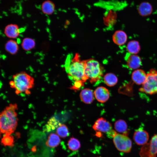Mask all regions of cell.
I'll list each match as a JSON object with an SVG mask.
<instances>
[{
  "label": "cell",
  "mask_w": 157,
  "mask_h": 157,
  "mask_svg": "<svg viewBox=\"0 0 157 157\" xmlns=\"http://www.w3.org/2000/svg\"><path fill=\"white\" fill-rule=\"evenodd\" d=\"M65 67L69 77L74 82L73 88L77 89L83 85V83L88 79L85 74V62L81 61L78 55L73 58L69 56Z\"/></svg>",
  "instance_id": "cell-1"
},
{
  "label": "cell",
  "mask_w": 157,
  "mask_h": 157,
  "mask_svg": "<svg viewBox=\"0 0 157 157\" xmlns=\"http://www.w3.org/2000/svg\"><path fill=\"white\" fill-rule=\"evenodd\" d=\"M17 108L16 104H10L1 113L0 128L1 133L11 135L15 130L18 120L16 112Z\"/></svg>",
  "instance_id": "cell-2"
},
{
  "label": "cell",
  "mask_w": 157,
  "mask_h": 157,
  "mask_svg": "<svg viewBox=\"0 0 157 157\" xmlns=\"http://www.w3.org/2000/svg\"><path fill=\"white\" fill-rule=\"evenodd\" d=\"M10 86L14 89L17 94L24 93L26 94H30V90L34 85V79L24 72H21L14 74L13 80L9 82Z\"/></svg>",
  "instance_id": "cell-3"
},
{
  "label": "cell",
  "mask_w": 157,
  "mask_h": 157,
  "mask_svg": "<svg viewBox=\"0 0 157 157\" xmlns=\"http://www.w3.org/2000/svg\"><path fill=\"white\" fill-rule=\"evenodd\" d=\"M103 74V70L97 61L91 59L85 62V74L92 83L99 80Z\"/></svg>",
  "instance_id": "cell-4"
},
{
  "label": "cell",
  "mask_w": 157,
  "mask_h": 157,
  "mask_svg": "<svg viewBox=\"0 0 157 157\" xmlns=\"http://www.w3.org/2000/svg\"><path fill=\"white\" fill-rule=\"evenodd\" d=\"M139 90L149 94L157 93V70L151 69L149 71L145 81Z\"/></svg>",
  "instance_id": "cell-5"
},
{
  "label": "cell",
  "mask_w": 157,
  "mask_h": 157,
  "mask_svg": "<svg viewBox=\"0 0 157 157\" xmlns=\"http://www.w3.org/2000/svg\"><path fill=\"white\" fill-rule=\"evenodd\" d=\"M113 141L115 146L118 151L125 153L130 152L132 143L128 135L117 133L113 138Z\"/></svg>",
  "instance_id": "cell-6"
},
{
  "label": "cell",
  "mask_w": 157,
  "mask_h": 157,
  "mask_svg": "<svg viewBox=\"0 0 157 157\" xmlns=\"http://www.w3.org/2000/svg\"><path fill=\"white\" fill-rule=\"evenodd\" d=\"M92 128L96 132L106 133L110 138H113L117 133L113 129L111 124L102 117L99 118L95 121Z\"/></svg>",
  "instance_id": "cell-7"
},
{
  "label": "cell",
  "mask_w": 157,
  "mask_h": 157,
  "mask_svg": "<svg viewBox=\"0 0 157 157\" xmlns=\"http://www.w3.org/2000/svg\"><path fill=\"white\" fill-rule=\"evenodd\" d=\"M157 154V133L151 138L149 143L142 147L140 152L142 157H156Z\"/></svg>",
  "instance_id": "cell-8"
},
{
  "label": "cell",
  "mask_w": 157,
  "mask_h": 157,
  "mask_svg": "<svg viewBox=\"0 0 157 157\" xmlns=\"http://www.w3.org/2000/svg\"><path fill=\"white\" fill-rule=\"evenodd\" d=\"M126 65L129 69H137L141 65L142 62L140 57L136 54L128 53L125 57Z\"/></svg>",
  "instance_id": "cell-9"
},
{
  "label": "cell",
  "mask_w": 157,
  "mask_h": 157,
  "mask_svg": "<svg viewBox=\"0 0 157 157\" xmlns=\"http://www.w3.org/2000/svg\"><path fill=\"white\" fill-rule=\"evenodd\" d=\"M133 138L134 142L137 145L143 146L147 143L149 135L146 131L140 128L134 132Z\"/></svg>",
  "instance_id": "cell-10"
},
{
  "label": "cell",
  "mask_w": 157,
  "mask_h": 157,
  "mask_svg": "<svg viewBox=\"0 0 157 157\" xmlns=\"http://www.w3.org/2000/svg\"><path fill=\"white\" fill-rule=\"evenodd\" d=\"M94 94L96 99L102 103H104L107 101L110 96L108 90L103 86L97 88L95 90Z\"/></svg>",
  "instance_id": "cell-11"
},
{
  "label": "cell",
  "mask_w": 157,
  "mask_h": 157,
  "mask_svg": "<svg viewBox=\"0 0 157 157\" xmlns=\"http://www.w3.org/2000/svg\"><path fill=\"white\" fill-rule=\"evenodd\" d=\"M19 26L17 24H11L7 25L5 28L4 34L6 36L10 39L17 38L20 33Z\"/></svg>",
  "instance_id": "cell-12"
},
{
  "label": "cell",
  "mask_w": 157,
  "mask_h": 157,
  "mask_svg": "<svg viewBox=\"0 0 157 157\" xmlns=\"http://www.w3.org/2000/svg\"><path fill=\"white\" fill-rule=\"evenodd\" d=\"M147 74L142 69H138L132 74L131 79L133 81L138 85H142L146 79Z\"/></svg>",
  "instance_id": "cell-13"
},
{
  "label": "cell",
  "mask_w": 157,
  "mask_h": 157,
  "mask_svg": "<svg viewBox=\"0 0 157 157\" xmlns=\"http://www.w3.org/2000/svg\"><path fill=\"white\" fill-rule=\"evenodd\" d=\"M55 4L50 0L44 1L41 6V9L42 13L47 15L52 14L55 10Z\"/></svg>",
  "instance_id": "cell-14"
},
{
  "label": "cell",
  "mask_w": 157,
  "mask_h": 157,
  "mask_svg": "<svg viewBox=\"0 0 157 157\" xmlns=\"http://www.w3.org/2000/svg\"><path fill=\"white\" fill-rule=\"evenodd\" d=\"M138 11L140 15L142 16H147L152 13L153 8L151 4L149 3L143 2L138 6Z\"/></svg>",
  "instance_id": "cell-15"
},
{
  "label": "cell",
  "mask_w": 157,
  "mask_h": 157,
  "mask_svg": "<svg viewBox=\"0 0 157 157\" xmlns=\"http://www.w3.org/2000/svg\"><path fill=\"white\" fill-rule=\"evenodd\" d=\"M127 37L126 33L124 31L119 30L116 31L113 36V39L114 43L118 45H124L126 42Z\"/></svg>",
  "instance_id": "cell-16"
},
{
  "label": "cell",
  "mask_w": 157,
  "mask_h": 157,
  "mask_svg": "<svg viewBox=\"0 0 157 157\" xmlns=\"http://www.w3.org/2000/svg\"><path fill=\"white\" fill-rule=\"evenodd\" d=\"M81 101L87 104H91L94 99V94L92 90L89 88H85L82 90L80 94Z\"/></svg>",
  "instance_id": "cell-17"
},
{
  "label": "cell",
  "mask_w": 157,
  "mask_h": 157,
  "mask_svg": "<svg viewBox=\"0 0 157 157\" xmlns=\"http://www.w3.org/2000/svg\"><path fill=\"white\" fill-rule=\"evenodd\" d=\"M19 46L17 42L13 39L8 41L5 45V50L12 55L16 54L19 50Z\"/></svg>",
  "instance_id": "cell-18"
},
{
  "label": "cell",
  "mask_w": 157,
  "mask_h": 157,
  "mask_svg": "<svg viewBox=\"0 0 157 157\" xmlns=\"http://www.w3.org/2000/svg\"><path fill=\"white\" fill-rule=\"evenodd\" d=\"M114 128L116 131L128 135L129 131L126 122L122 119L117 121L114 124Z\"/></svg>",
  "instance_id": "cell-19"
},
{
  "label": "cell",
  "mask_w": 157,
  "mask_h": 157,
  "mask_svg": "<svg viewBox=\"0 0 157 157\" xmlns=\"http://www.w3.org/2000/svg\"><path fill=\"white\" fill-rule=\"evenodd\" d=\"M60 142L59 136L54 133H51L49 136L46 143L47 146L50 148H54L58 146Z\"/></svg>",
  "instance_id": "cell-20"
},
{
  "label": "cell",
  "mask_w": 157,
  "mask_h": 157,
  "mask_svg": "<svg viewBox=\"0 0 157 157\" xmlns=\"http://www.w3.org/2000/svg\"><path fill=\"white\" fill-rule=\"evenodd\" d=\"M126 49L129 53L136 54L139 52L140 47L139 42L133 40L129 42L126 46Z\"/></svg>",
  "instance_id": "cell-21"
},
{
  "label": "cell",
  "mask_w": 157,
  "mask_h": 157,
  "mask_svg": "<svg viewBox=\"0 0 157 157\" xmlns=\"http://www.w3.org/2000/svg\"><path fill=\"white\" fill-rule=\"evenodd\" d=\"M61 124L55 117H53L49 119L44 127V131L49 132L57 129Z\"/></svg>",
  "instance_id": "cell-22"
},
{
  "label": "cell",
  "mask_w": 157,
  "mask_h": 157,
  "mask_svg": "<svg viewBox=\"0 0 157 157\" xmlns=\"http://www.w3.org/2000/svg\"><path fill=\"white\" fill-rule=\"evenodd\" d=\"M35 45V40L32 38H24L22 42V49L26 51L31 50L34 48Z\"/></svg>",
  "instance_id": "cell-23"
},
{
  "label": "cell",
  "mask_w": 157,
  "mask_h": 157,
  "mask_svg": "<svg viewBox=\"0 0 157 157\" xmlns=\"http://www.w3.org/2000/svg\"><path fill=\"white\" fill-rule=\"evenodd\" d=\"M104 80L105 84L110 87L114 86L117 84L118 81L117 77L112 73L106 74L104 76Z\"/></svg>",
  "instance_id": "cell-24"
},
{
  "label": "cell",
  "mask_w": 157,
  "mask_h": 157,
  "mask_svg": "<svg viewBox=\"0 0 157 157\" xmlns=\"http://www.w3.org/2000/svg\"><path fill=\"white\" fill-rule=\"evenodd\" d=\"M68 148L72 151H76L80 148L81 144L79 141L73 137H71L67 143Z\"/></svg>",
  "instance_id": "cell-25"
},
{
  "label": "cell",
  "mask_w": 157,
  "mask_h": 157,
  "mask_svg": "<svg viewBox=\"0 0 157 157\" xmlns=\"http://www.w3.org/2000/svg\"><path fill=\"white\" fill-rule=\"evenodd\" d=\"M56 134L60 137L65 138L69 135V132L67 126L61 124L56 129Z\"/></svg>",
  "instance_id": "cell-26"
},
{
  "label": "cell",
  "mask_w": 157,
  "mask_h": 157,
  "mask_svg": "<svg viewBox=\"0 0 157 157\" xmlns=\"http://www.w3.org/2000/svg\"><path fill=\"white\" fill-rule=\"evenodd\" d=\"M1 143L5 146L12 147L14 144V138L11 135L4 134L1 139Z\"/></svg>",
  "instance_id": "cell-27"
}]
</instances>
